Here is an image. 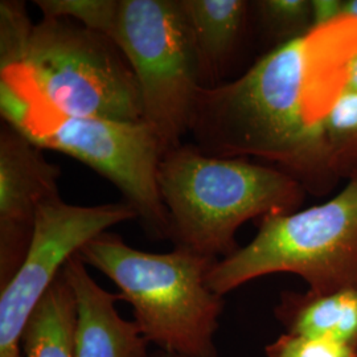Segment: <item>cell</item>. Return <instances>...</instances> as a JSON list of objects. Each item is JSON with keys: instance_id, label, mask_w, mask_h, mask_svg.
Returning a JSON list of instances; mask_svg holds the SVG:
<instances>
[{"instance_id": "obj_1", "label": "cell", "mask_w": 357, "mask_h": 357, "mask_svg": "<svg viewBox=\"0 0 357 357\" xmlns=\"http://www.w3.org/2000/svg\"><path fill=\"white\" fill-rule=\"evenodd\" d=\"M357 52V19L314 26L259 57L243 76L203 88L191 134L205 153L255 156L326 195L340 181L324 139V121L345 89Z\"/></svg>"}, {"instance_id": "obj_2", "label": "cell", "mask_w": 357, "mask_h": 357, "mask_svg": "<svg viewBox=\"0 0 357 357\" xmlns=\"http://www.w3.org/2000/svg\"><path fill=\"white\" fill-rule=\"evenodd\" d=\"M35 4L43 16L73 19L110 38L138 81L143 121L166 153L183 144L204 84L180 0H38Z\"/></svg>"}, {"instance_id": "obj_3", "label": "cell", "mask_w": 357, "mask_h": 357, "mask_svg": "<svg viewBox=\"0 0 357 357\" xmlns=\"http://www.w3.org/2000/svg\"><path fill=\"white\" fill-rule=\"evenodd\" d=\"M158 187L168 216V240L218 261L238 249L236 233L246 221L295 212L307 193L277 167L213 156L195 143L162 156Z\"/></svg>"}, {"instance_id": "obj_4", "label": "cell", "mask_w": 357, "mask_h": 357, "mask_svg": "<svg viewBox=\"0 0 357 357\" xmlns=\"http://www.w3.org/2000/svg\"><path fill=\"white\" fill-rule=\"evenodd\" d=\"M0 114L41 150L75 158L122 192L147 233L168 240V216L158 187L165 147L144 121L119 122L68 114L53 106L22 64L0 68Z\"/></svg>"}, {"instance_id": "obj_5", "label": "cell", "mask_w": 357, "mask_h": 357, "mask_svg": "<svg viewBox=\"0 0 357 357\" xmlns=\"http://www.w3.org/2000/svg\"><path fill=\"white\" fill-rule=\"evenodd\" d=\"M77 255L114 282L149 343L171 355L217 357L213 336L224 299L206 281L218 259L184 248L165 255L142 252L110 231Z\"/></svg>"}, {"instance_id": "obj_6", "label": "cell", "mask_w": 357, "mask_h": 357, "mask_svg": "<svg viewBox=\"0 0 357 357\" xmlns=\"http://www.w3.org/2000/svg\"><path fill=\"white\" fill-rule=\"evenodd\" d=\"M277 273L303 278L315 293L357 289V172L323 204L259 220L252 243L217 261L206 282L224 296Z\"/></svg>"}, {"instance_id": "obj_7", "label": "cell", "mask_w": 357, "mask_h": 357, "mask_svg": "<svg viewBox=\"0 0 357 357\" xmlns=\"http://www.w3.org/2000/svg\"><path fill=\"white\" fill-rule=\"evenodd\" d=\"M17 64L64 113L143 121L139 85L123 53L110 38L73 19L43 16Z\"/></svg>"}, {"instance_id": "obj_8", "label": "cell", "mask_w": 357, "mask_h": 357, "mask_svg": "<svg viewBox=\"0 0 357 357\" xmlns=\"http://www.w3.org/2000/svg\"><path fill=\"white\" fill-rule=\"evenodd\" d=\"M138 218L128 203L79 206L60 193L38 205L26 258L0 294V357H23L26 323L65 264L109 228Z\"/></svg>"}, {"instance_id": "obj_9", "label": "cell", "mask_w": 357, "mask_h": 357, "mask_svg": "<svg viewBox=\"0 0 357 357\" xmlns=\"http://www.w3.org/2000/svg\"><path fill=\"white\" fill-rule=\"evenodd\" d=\"M60 168L3 121L0 128V287L26 258L38 205L59 193Z\"/></svg>"}, {"instance_id": "obj_10", "label": "cell", "mask_w": 357, "mask_h": 357, "mask_svg": "<svg viewBox=\"0 0 357 357\" xmlns=\"http://www.w3.org/2000/svg\"><path fill=\"white\" fill-rule=\"evenodd\" d=\"M86 268L75 255L63 268L77 299L76 357H147L149 342L139 327L116 311L119 295L102 289Z\"/></svg>"}, {"instance_id": "obj_11", "label": "cell", "mask_w": 357, "mask_h": 357, "mask_svg": "<svg viewBox=\"0 0 357 357\" xmlns=\"http://www.w3.org/2000/svg\"><path fill=\"white\" fill-rule=\"evenodd\" d=\"M199 57L204 88L221 84L249 29L252 3L245 0H180Z\"/></svg>"}, {"instance_id": "obj_12", "label": "cell", "mask_w": 357, "mask_h": 357, "mask_svg": "<svg viewBox=\"0 0 357 357\" xmlns=\"http://www.w3.org/2000/svg\"><path fill=\"white\" fill-rule=\"evenodd\" d=\"M275 317L289 333L330 339L357 349V289L284 291Z\"/></svg>"}, {"instance_id": "obj_13", "label": "cell", "mask_w": 357, "mask_h": 357, "mask_svg": "<svg viewBox=\"0 0 357 357\" xmlns=\"http://www.w3.org/2000/svg\"><path fill=\"white\" fill-rule=\"evenodd\" d=\"M77 330L76 295L61 271L26 323L23 357H76Z\"/></svg>"}, {"instance_id": "obj_14", "label": "cell", "mask_w": 357, "mask_h": 357, "mask_svg": "<svg viewBox=\"0 0 357 357\" xmlns=\"http://www.w3.org/2000/svg\"><path fill=\"white\" fill-rule=\"evenodd\" d=\"M324 139L340 180L357 172V93L344 89L324 121Z\"/></svg>"}, {"instance_id": "obj_15", "label": "cell", "mask_w": 357, "mask_h": 357, "mask_svg": "<svg viewBox=\"0 0 357 357\" xmlns=\"http://www.w3.org/2000/svg\"><path fill=\"white\" fill-rule=\"evenodd\" d=\"M252 10L273 48L306 35L314 28L310 0H259Z\"/></svg>"}, {"instance_id": "obj_16", "label": "cell", "mask_w": 357, "mask_h": 357, "mask_svg": "<svg viewBox=\"0 0 357 357\" xmlns=\"http://www.w3.org/2000/svg\"><path fill=\"white\" fill-rule=\"evenodd\" d=\"M33 23L23 1L0 3V68L17 64L26 48Z\"/></svg>"}, {"instance_id": "obj_17", "label": "cell", "mask_w": 357, "mask_h": 357, "mask_svg": "<svg viewBox=\"0 0 357 357\" xmlns=\"http://www.w3.org/2000/svg\"><path fill=\"white\" fill-rule=\"evenodd\" d=\"M268 357H357V349L323 337L284 333L266 347Z\"/></svg>"}, {"instance_id": "obj_18", "label": "cell", "mask_w": 357, "mask_h": 357, "mask_svg": "<svg viewBox=\"0 0 357 357\" xmlns=\"http://www.w3.org/2000/svg\"><path fill=\"white\" fill-rule=\"evenodd\" d=\"M314 26H324L342 17V0H311Z\"/></svg>"}, {"instance_id": "obj_19", "label": "cell", "mask_w": 357, "mask_h": 357, "mask_svg": "<svg viewBox=\"0 0 357 357\" xmlns=\"http://www.w3.org/2000/svg\"><path fill=\"white\" fill-rule=\"evenodd\" d=\"M345 89L357 93V52L351 59L348 68H347V77H345Z\"/></svg>"}, {"instance_id": "obj_20", "label": "cell", "mask_w": 357, "mask_h": 357, "mask_svg": "<svg viewBox=\"0 0 357 357\" xmlns=\"http://www.w3.org/2000/svg\"><path fill=\"white\" fill-rule=\"evenodd\" d=\"M340 13L342 17L357 19V0H342Z\"/></svg>"}, {"instance_id": "obj_21", "label": "cell", "mask_w": 357, "mask_h": 357, "mask_svg": "<svg viewBox=\"0 0 357 357\" xmlns=\"http://www.w3.org/2000/svg\"><path fill=\"white\" fill-rule=\"evenodd\" d=\"M155 357H183L178 356V355H171V354H167V352H163V351H160V352H158Z\"/></svg>"}]
</instances>
